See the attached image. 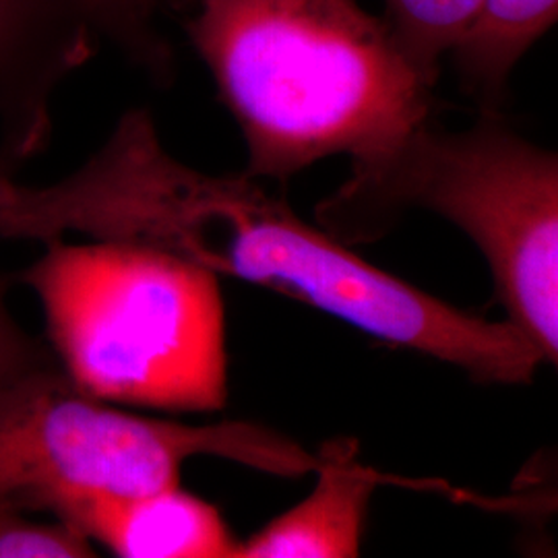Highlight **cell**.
I'll list each match as a JSON object with an SVG mask.
<instances>
[{"label": "cell", "instance_id": "obj_1", "mask_svg": "<svg viewBox=\"0 0 558 558\" xmlns=\"http://www.w3.org/2000/svg\"><path fill=\"white\" fill-rule=\"evenodd\" d=\"M83 234L137 242L304 302L371 338L463 371L482 385H527L536 348L509 320L482 319L362 259L257 179L207 174L161 145L143 108L120 117L66 179L0 177V236Z\"/></svg>", "mask_w": 558, "mask_h": 558}, {"label": "cell", "instance_id": "obj_2", "mask_svg": "<svg viewBox=\"0 0 558 558\" xmlns=\"http://www.w3.org/2000/svg\"><path fill=\"white\" fill-rule=\"evenodd\" d=\"M184 32L246 145L251 179L387 158L433 119L435 87L360 0H195Z\"/></svg>", "mask_w": 558, "mask_h": 558}, {"label": "cell", "instance_id": "obj_3", "mask_svg": "<svg viewBox=\"0 0 558 558\" xmlns=\"http://www.w3.org/2000/svg\"><path fill=\"white\" fill-rule=\"evenodd\" d=\"M412 209L451 221L478 246L507 320L544 364L558 359V156L482 114L465 131L426 120L387 158L352 168L317 207L343 244L383 239Z\"/></svg>", "mask_w": 558, "mask_h": 558}, {"label": "cell", "instance_id": "obj_4", "mask_svg": "<svg viewBox=\"0 0 558 558\" xmlns=\"http://www.w3.org/2000/svg\"><path fill=\"white\" fill-rule=\"evenodd\" d=\"M20 279L40 299L50 350L106 403L218 412L228 399L218 276L160 248L48 240Z\"/></svg>", "mask_w": 558, "mask_h": 558}, {"label": "cell", "instance_id": "obj_5", "mask_svg": "<svg viewBox=\"0 0 558 558\" xmlns=\"http://www.w3.org/2000/svg\"><path fill=\"white\" fill-rule=\"evenodd\" d=\"M193 458H220L274 476L311 474L317 459L255 422L182 424L89 398L59 362L0 387V502L34 511L59 490L141 497L180 486Z\"/></svg>", "mask_w": 558, "mask_h": 558}, {"label": "cell", "instance_id": "obj_6", "mask_svg": "<svg viewBox=\"0 0 558 558\" xmlns=\"http://www.w3.org/2000/svg\"><path fill=\"white\" fill-rule=\"evenodd\" d=\"M34 511L50 513L122 558H236L218 507L180 486L141 497H110L59 490L41 497Z\"/></svg>", "mask_w": 558, "mask_h": 558}, {"label": "cell", "instance_id": "obj_7", "mask_svg": "<svg viewBox=\"0 0 558 558\" xmlns=\"http://www.w3.org/2000/svg\"><path fill=\"white\" fill-rule=\"evenodd\" d=\"M96 46L50 0H0V141L27 158L40 151L54 89Z\"/></svg>", "mask_w": 558, "mask_h": 558}, {"label": "cell", "instance_id": "obj_8", "mask_svg": "<svg viewBox=\"0 0 558 558\" xmlns=\"http://www.w3.org/2000/svg\"><path fill=\"white\" fill-rule=\"evenodd\" d=\"M315 488L239 544L236 558L359 557L371 499L389 476L360 463L359 442L336 437L320 445Z\"/></svg>", "mask_w": 558, "mask_h": 558}, {"label": "cell", "instance_id": "obj_9", "mask_svg": "<svg viewBox=\"0 0 558 558\" xmlns=\"http://www.w3.org/2000/svg\"><path fill=\"white\" fill-rule=\"evenodd\" d=\"M558 0H480L449 57L484 114H499L513 69L557 23Z\"/></svg>", "mask_w": 558, "mask_h": 558}, {"label": "cell", "instance_id": "obj_10", "mask_svg": "<svg viewBox=\"0 0 558 558\" xmlns=\"http://www.w3.org/2000/svg\"><path fill=\"white\" fill-rule=\"evenodd\" d=\"M60 13L81 25L96 41L117 48L149 75L168 80L172 50L154 25L147 0H50Z\"/></svg>", "mask_w": 558, "mask_h": 558}, {"label": "cell", "instance_id": "obj_11", "mask_svg": "<svg viewBox=\"0 0 558 558\" xmlns=\"http://www.w3.org/2000/svg\"><path fill=\"white\" fill-rule=\"evenodd\" d=\"M385 21L399 46L430 81H439L440 62L458 44L480 0H383Z\"/></svg>", "mask_w": 558, "mask_h": 558}, {"label": "cell", "instance_id": "obj_12", "mask_svg": "<svg viewBox=\"0 0 558 558\" xmlns=\"http://www.w3.org/2000/svg\"><path fill=\"white\" fill-rule=\"evenodd\" d=\"M25 515L20 507L0 502V558L96 557V546L69 523Z\"/></svg>", "mask_w": 558, "mask_h": 558}, {"label": "cell", "instance_id": "obj_13", "mask_svg": "<svg viewBox=\"0 0 558 558\" xmlns=\"http://www.w3.org/2000/svg\"><path fill=\"white\" fill-rule=\"evenodd\" d=\"M25 161L20 149L0 141V177L17 174ZM54 360L50 345L29 336L13 317L7 304V281L0 278V387Z\"/></svg>", "mask_w": 558, "mask_h": 558}, {"label": "cell", "instance_id": "obj_14", "mask_svg": "<svg viewBox=\"0 0 558 558\" xmlns=\"http://www.w3.org/2000/svg\"><path fill=\"white\" fill-rule=\"evenodd\" d=\"M161 2H163V0H147V4H149L154 11L160 7Z\"/></svg>", "mask_w": 558, "mask_h": 558}]
</instances>
